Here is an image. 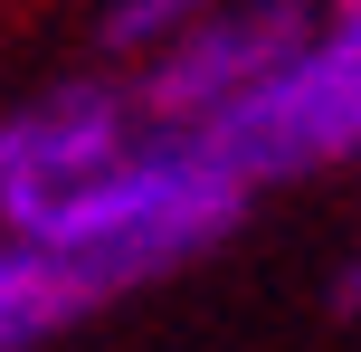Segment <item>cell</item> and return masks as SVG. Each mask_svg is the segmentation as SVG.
<instances>
[{
    "instance_id": "6da1fadb",
    "label": "cell",
    "mask_w": 361,
    "mask_h": 352,
    "mask_svg": "<svg viewBox=\"0 0 361 352\" xmlns=\"http://www.w3.org/2000/svg\"><path fill=\"white\" fill-rule=\"evenodd\" d=\"M200 143L247 190L361 162V0H324V10L305 19V38H295V57L219 133H200Z\"/></svg>"
},
{
    "instance_id": "7a4b0ae2",
    "label": "cell",
    "mask_w": 361,
    "mask_h": 352,
    "mask_svg": "<svg viewBox=\"0 0 361 352\" xmlns=\"http://www.w3.org/2000/svg\"><path fill=\"white\" fill-rule=\"evenodd\" d=\"M152 133V114L133 105V76L76 67L57 86L0 105V229L10 238H48L114 162Z\"/></svg>"
},
{
    "instance_id": "3957f363",
    "label": "cell",
    "mask_w": 361,
    "mask_h": 352,
    "mask_svg": "<svg viewBox=\"0 0 361 352\" xmlns=\"http://www.w3.org/2000/svg\"><path fill=\"white\" fill-rule=\"evenodd\" d=\"M305 19H314V0H209L152 67H133V105L162 133H219L295 57Z\"/></svg>"
},
{
    "instance_id": "277c9868",
    "label": "cell",
    "mask_w": 361,
    "mask_h": 352,
    "mask_svg": "<svg viewBox=\"0 0 361 352\" xmlns=\"http://www.w3.org/2000/svg\"><path fill=\"white\" fill-rule=\"evenodd\" d=\"M114 305H124V286L95 257H67V248H38V238L0 229V352H48L76 324L114 315Z\"/></svg>"
},
{
    "instance_id": "5b68a950",
    "label": "cell",
    "mask_w": 361,
    "mask_h": 352,
    "mask_svg": "<svg viewBox=\"0 0 361 352\" xmlns=\"http://www.w3.org/2000/svg\"><path fill=\"white\" fill-rule=\"evenodd\" d=\"M200 10H209V0H105V10H95V67H114V76L152 67Z\"/></svg>"
},
{
    "instance_id": "8992f818",
    "label": "cell",
    "mask_w": 361,
    "mask_h": 352,
    "mask_svg": "<svg viewBox=\"0 0 361 352\" xmlns=\"http://www.w3.org/2000/svg\"><path fill=\"white\" fill-rule=\"evenodd\" d=\"M333 305H343V315H361V229H352V257H343V277H333Z\"/></svg>"
}]
</instances>
